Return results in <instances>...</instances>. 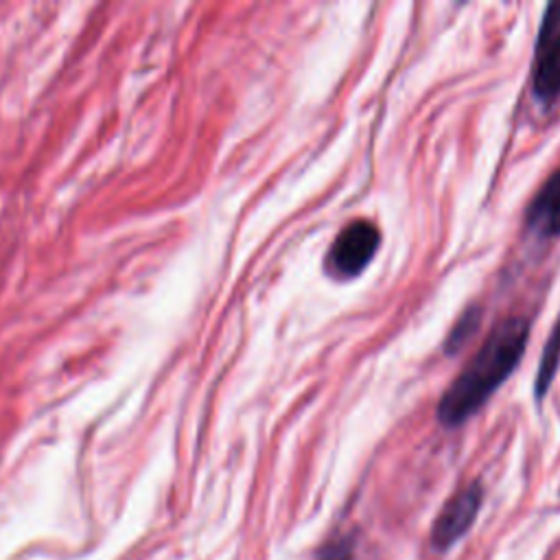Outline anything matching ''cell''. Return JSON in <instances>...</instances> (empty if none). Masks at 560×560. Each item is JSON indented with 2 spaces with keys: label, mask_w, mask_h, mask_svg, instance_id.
Listing matches in <instances>:
<instances>
[{
  "label": "cell",
  "mask_w": 560,
  "mask_h": 560,
  "mask_svg": "<svg viewBox=\"0 0 560 560\" xmlns=\"http://www.w3.org/2000/svg\"><path fill=\"white\" fill-rule=\"evenodd\" d=\"M352 558H354V551H352V542L348 538H339V540L330 542L319 556V560H352Z\"/></svg>",
  "instance_id": "ba28073f"
},
{
  "label": "cell",
  "mask_w": 560,
  "mask_h": 560,
  "mask_svg": "<svg viewBox=\"0 0 560 560\" xmlns=\"http://www.w3.org/2000/svg\"><path fill=\"white\" fill-rule=\"evenodd\" d=\"M381 243V232L365 219L350 221L332 241L324 267L326 273L337 280H350L359 276L374 258Z\"/></svg>",
  "instance_id": "7a4b0ae2"
},
{
  "label": "cell",
  "mask_w": 560,
  "mask_h": 560,
  "mask_svg": "<svg viewBox=\"0 0 560 560\" xmlns=\"http://www.w3.org/2000/svg\"><path fill=\"white\" fill-rule=\"evenodd\" d=\"M525 225L540 238L560 234V171H553L529 201Z\"/></svg>",
  "instance_id": "5b68a950"
},
{
  "label": "cell",
  "mask_w": 560,
  "mask_h": 560,
  "mask_svg": "<svg viewBox=\"0 0 560 560\" xmlns=\"http://www.w3.org/2000/svg\"><path fill=\"white\" fill-rule=\"evenodd\" d=\"M534 96L549 105L560 96V4L551 2L545 11L536 61L532 74Z\"/></svg>",
  "instance_id": "3957f363"
},
{
  "label": "cell",
  "mask_w": 560,
  "mask_h": 560,
  "mask_svg": "<svg viewBox=\"0 0 560 560\" xmlns=\"http://www.w3.org/2000/svg\"><path fill=\"white\" fill-rule=\"evenodd\" d=\"M481 499H483V490L477 481L457 490L444 503V508L440 510V514L433 523V529H431L433 547L446 549L453 542H457L472 525V521L481 508Z\"/></svg>",
  "instance_id": "277c9868"
},
{
  "label": "cell",
  "mask_w": 560,
  "mask_h": 560,
  "mask_svg": "<svg viewBox=\"0 0 560 560\" xmlns=\"http://www.w3.org/2000/svg\"><path fill=\"white\" fill-rule=\"evenodd\" d=\"M479 322H481V308H479V306L466 308V311L459 315V319L455 322V326L451 328V332H448V337H446V341H444L446 354L457 352V350L468 341V337L479 328Z\"/></svg>",
  "instance_id": "52a82bcc"
},
{
  "label": "cell",
  "mask_w": 560,
  "mask_h": 560,
  "mask_svg": "<svg viewBox=\"0 0 560 560\" xmlns=\"http://www.w3.org/2000/svg\"><path fill=\"white\" fill-rule=\"evenodd\" d=\"M529 341V322L508 317L499 322L472 354L468 365L453 378L438 402V420L444 427H459L497 392L514 372Z\"/></svg>",
  "instance_id": "6da1fadb"
},
{
  "label": "cell",
  "mask_w": 560,
  "mask_h": 560,
  "mask_svg": "<svg viewBox=\"0 0 560 560\" xmlns=\"http://www.w3.org/2000/svg\"><path fill=\"white\" fill-rule=\"evenodd\" d=\"M558 359H560V319L553 326V330L549 335V341H547V348L540 357V365H538V374H536V396L538 398L547 392V387H549V383L556 374Z\"/></svg>",
  "instance_id": "8992f818"
}]
</instances>
